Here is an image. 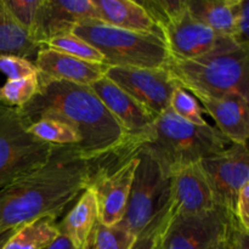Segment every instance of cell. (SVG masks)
I'll return each instance as SVG.
<instances>
[{
    "label": "cell",
    "instance_id": "1",
    "mask_svg": "<svg viewBox=\"0 0 249 249\" xmlns=\"http://www.w3.org/2000/svg\"><path fill=\"white\" fill-rule=\"evenodd\" d=\"M94 162L77 146H55L41 167L0 187V231L43 216L57 219L88 187Z\"/></svg>",
    "mask_w": 249,
    "mask_h": 249
},
{
    "label": "cell",
    "instance_id": "2",
    "mask_svg": "<svg viewBox=\"0 0 249 249\" xmlns=\"http://www.w3.org/2000/svg\"><path fill=\"white\" fill-rule=\"evenodd\" d=\"M17 109L27 126L43 118L67 123L82 139L78 150L94 163L111 156L130 157L138 152L90 87L68 82L45 83L32 101Z\"/></svg>",
    "mask_w": 249,
    "mask_h": 249
},
{
    "label": "cell",
    "instance_id": "3",
    "mask_svg": "<svg viewBox=\"0 0 249 249\" xmlns=\"http://www.w3.org/2000/svg\"><path fill=\"white\" fill-rule=\"evenodd\" d=\"M249 46L219 36L208 53L190 58L169 57L167 71L178 85L195 97L240 95L249 99Z\"/></svg>",
    "mask_w": 249,
    "mask_h": 249
},
{
    "label": "cell",
    "instance_id": "4",
    "mask_svg": "<svg viewBox=\"0 0 249 249\" xmlns=\"http://www.w3.org/2000/svg\"><path fill=\"white\" fill-rule=\"evenodd\" d=\"M230 145L214 126L194 125L168 108L156 118L152 136L140 148L150 152L168 174L173 168L199 163Z\"/></svg>",
    "mask_w": 249,
    "mask_h": 249
},
{
    "label": "cell",
    "instance_id": "5",
    "mask_svg": "<svg viewBox=\"0 0 249 249\" xmlns=\"http://www.w3.org/2000/svg\"><path fill=\"white\" fill-rule=\"evenodd\" d=\"M72 33L97 49L108 67L165 68L170 57L162 36L118 28L100 19H84Z\"/></svg>",
    "mask_w": 249,
    "mask_h": 249
},
{
    "label": "cell",
    "instance_id": "6",
    "mask_svg": "<svg viewBox=\"0 0 249 249\" xmlns=\"http://www.w3.org/2000/svg\"><path fill=\"white\" fill-rule=\"evenodd\" d=\"M138 164L131 184L125 214L119 224L135 235L147 230L169 211V177L146 150L136 152Z\"/></svg>",
    "mask_w": 249,
    "mask_h": 249
},
{
    "label": "cell",
    "instance_id": "7",
    "mask_svg": "<svg viewBox=\"0 0 249 249\" xmlns=\"http://www.w3.org/2000/svg\"><path fill=\"white\" fill-rule=\"evenodd\" d=\"M27 128L18 109L0 104V187L38 169L55 150Z\"/></svg>",
    "mask_w": 249,
    "mask_h": 249
},
{
    "label": "cell",
    "instance_id": "8",
    "mask_svg": "<svg viewBox=\"0 0 249 249\" xmlns=\"http://www.w3.org/2000/svg\"><path fill=\"white\" fill-rule=\"evenodd\" d=\"M138 157L108 160L95 165L88 187L96 202L99 223L116 226L122 223L128 206Z\"/></svg>",
    "mask_w": 249,
    "mask_h": 249
},
{
    "label": "cell",
    "instance_id": "9",
    "mask_svg": "<svg viewBox=\"0 0 249 249\" xmlns=\"http://www.w3.org/2000/svg\"><path fill=\"white\" fill-rule=\"evenodd\" d=\"M213 194L216 207L233 213L236 199L249 184L247 145L231 143L225 151L199 162Z\"/></svg>",
    "mask_w": 249,
    "mask_h": 249
},
{
    "label": "cell",
    "instance_id": "10",
    "mask_svg": "<svg viewBox=\"0 0 249 249\" xmlns=\"http://www.w3.org/2000/svg\"><path fill=\"white\" fill-rule=\"evenodd\" d=\"M105 75L156 118L169 108L177 87L167 68L107 67Z\"/></svg>",
    "mask_w": 249,
    "mask_h": 249
},
{
    "label": "cell",
    "instance_id": "11",
    "mask_svg": "<svg viewBox=\"0 0 249 249\" xmlns=\"http://www.w3.org/2000/svg\"><path fill=\"white\" fill-rule=\"evenodd\" d=\"M233 218L223 208L172 219L160 238V249H207L225 233Z\"/></svg>",
    "mask_w": 249,
    "mask_h": 249
},
{
    "label": "cell",
    "instance_id": "12",
    "mask_svg": "<svg viewBox=\"0 0 249 249\" xmlns=\"http://www.w3.org/2000/svg\"><path fill=\"white\" fill-rule=\"evenodd\" d=\"M90 88L123 128L134 147L139 150L150 140L155 125V116L106 75L90 85Z\"/></svg>",
    "mask_w": 249,
    "mask_h": 249
},
{
    "label": "cell",
    "instance_id": "13",
    "mask_svg": "<svg viewBox=\"0 0 249 249\" xmlns=\"http://www.w3.org/2000/svg\"><path fill=\"white\" fill-rule=\"evenodd\" d=\"M160 29L169 56L178 60H190L208 53L219 39L211 28L190 14L186 0L160 24Z\"/></svg>",
    "mask_w": 249,
    "mask_h": 249
},
{
    "label": "cell",
    "instance_id": "14",
    "mask_svg": "<svg viewBox=\"0 0 249 249\" xmlns=\"http://www.w3.org/2000/svg\"><path fill=\"white\" fill-rule=\"evenodd\" d=\"M169 218L196 215L216 208L199 163L173 168L169 173Z\"/></svg>",
    "mask_w": 249,
    "mask_h": 249
},
{
    "label": "cell",
    "instance_id": "15",
    "mask_svg": "<svg viewBox=\"0 0 249 249\" xmlns=\"http://www.w3.org/2000/svg\"><path fill=\"white\" fill-rule=\"evenodd\" d=\"M84 19H99L92 0H41L32 39L43 46L55 36L72 33Z\"/></svg>",
    "mask_w": 249,
    "mask_h": 249
},
{
    "label": "cell",
    "instance_id": "16",
    "mask_svg": "<svg viewBox=\"0 0 249 249\" xmlns=\"http://www.w3.org/2000/svg\"><path fill=\"white\" fill-rule=\"evenodd\" d=\"M39 85L49 82H68L90 87L105 77L108 66L88 62L67 53L41 46L36 55Z\"/></svg>",
    "mask_w": 249,
    "mask_h": 249
},
{
    "label": "cell",
    "instance_id": "17",
    "mask_svg": "<svg viewBox=\"0 0 249 249\" xmlns=\"http://www.w3.org/2000/svg\"><path fill=\"white\" fill-rule=\"evenodd\" d=\"M204 111L214 119L215 129L231 143L247 145L249 136V99L240 95L197 97Z\"/></svg>",
    "mask_w": 249,
    "mask_h": 249
},
{
    "label": "cell",
    "instance_id": "18",
    "mask_svg": "<svg viewBox=\"0 0 249 249\" xmlns=\"http://www.w3.org/2000/svg\"><path fill=\"white\" fill-rule=\"evenodd\" d=\"M97 223L94 194L87 187L57 228L60 235L65 236L75 249H90Z\"/></svg>",
    "mask_w": 249,
    "mask_h": 249
},
{
    "label": "cell",
    "instance_id": "19",
    "mask_svg": "<svg viewBox=\"0 0 249 249\" xmlns=\"http://www.w3.org/2000/svg\"><path fill=\"white\" fill-rule=\"evenodd\" d=\"M92 1L96 6L99 19L105 23L129 31L162 36L160 29L139 1L134 0H92Z\"/></svg>",
    "mask_w": 249,
    "mask_h": 249
},
{
    "label": "cell",
    "instance_id": "20",
    "mask_svg": "<svg viewBox=\"0 0 249 249\" xmlns=\"http://www.w3.org/2000/svg\"><path fill=\"white\" fill-rule=\"evenodd\" d=\"M237 0H186L189 12L216 36L232 38Z\"/></svg>",
    "mask_w": 249,
    "mask_h": 249
},
{
    "label": "cell",
    "instance_id": "21",
    "mask_svg": "<svg viewBox=\"0 0 249 249\" xmlns=\"http://www.w3.org/2000/svg\"><path fill=\"white\" fill-rule=\"evenodd\" d=\"M40 48L12 18L4 0H0V56H19L28 60L36 57Z\"/></svg>",
    "mask_w": 249,
    "mask_h": 249
},
{
    "label": "cell",
    "instance_id": "22",
    "mask_svg": "<svg viewBox=\"0 0 249 249\" xmlns=\"http://www.w3.org/2000/svg\"><path fill=\"white\" fill-rule=\"evenodd\" d=\"M57 219L43 216L15 230L2 249H46L60 236Z\"/></svg>",
    "mask_w": 249,
    "mask_h": 249
},
{
    "label": "cell",
    "instance_id": "23",
    "mask_svg": "<svg viewBox=\"0 0 249 249\" xmlns=\"http://www.w3.org/2000/svg\"><path fill=\"white\" fill-rule=\"evenodd\" d=\"M31 135L53 146H77L82 139L77 130L65 122L53 118H43L27 128Z\"/></svg>",
    "mask_w": 249,
    "mask_h": 249
},
{
    "label": "cell",
    "instance_id": "24",
    "mask_svg": "<svg viewBox=\"0 0 249 249\" xmlns=\"http://www.w3.org/2000/svg\"><path fill=\"white\" fill-rule=\"evenodd\" d=\"M43 46L67 53V55L80 58V60L88 61V62L105 65V57L102 56V53L97 49H95L91 44L85 41L80 36H75L74 33H67L55 36V38L44 43Z\"/></svg>",
    "mask_w": 249,
    "mask_h": 249
},
{
    "label": "cell",
    "instance_id": "25",
    "mask_svg": "<svg viewBox=\"0 0 249 249\" xmlns=\"http://www.w3.org/2000/svg\"><path fill=\"white\" fill-rule=\"evenodd\" d=\"M40 90L38 74L22 79H7L0 87V104L21 108L33 100Z\"/></svg>",
    "mask_w": 249,
    "mask_h": 249
},
{
    "label": "cell",
    "instance_id": "26",
    "mask_svg": "<svg viewBox=\"0 0 249 249\" xmlns=\"http://www.w3.org/2000/svg\"><path fill=\"white\" fill-rule=\"evenodd\" d=\"M136 236L123 226H106L97 223L90 249H130Z\"/></svg>",
    "mask_w": 249,
    "mask_h": 249
},
{
    "label": "cell",
    "instance_id": "27",
    "mask_svg": "<svg viewBox=\"0 0 249 249\" xmlns=\"http://www.w3.org/2000/svg\"><path fill=\"white\" fill-rule=\"evenodd\" d=\"M169 108L174 114L194 125H206L202 108L196 97L177 84L169 101Z\"/></svg>",
    "mask_w": 249,
    "mask_h": 249
},
{
    "label": "cell",
    "instance_id": "28",
    "mask_svg": "<svg viewBox=\"0 0 249 249\" xmlns=\"http://www.w3.org/2000/svg\"><path fill=\"white\" fill-rule=\"evenodd\" d=\"M6 9L12 18L31 36L36 26V15L41 5V0H4Z\"/></svg>",
    "mask_w": 249,
    "mask_h": 249
},
{
    "label": "cell",
    "instance_id": "29",
    "mask_svg": "<svg viewBox=\"0 0 249 249\" xmlns=\"http://www.w3.org/2000/svg\"><path fill=\"white\" fill-rule=\"evenodd\" d=\"M0 72L9 79H22L38 74L36 65L19 56H0Z\"/></svg>",
    "mask_w": 249,
    "mask_h": 249
},
{
    "label": "cell",
    "instance_id": "30",
    "mask_svg": "<svg viewBox=\"0 0 249 249\" xmlns=\"http://www.w3.org/2000/svg\"><path fill=\"white\" fill-rule=\"evenodd\" d=\"M249 0H237L235 6L232 39L241 45L249 46Z\"/></svg>",
    "mask_w": 249,
    "mask_h": 249
},
{
    "label": "cell",
    "instance_id": "31",
    "mask_svg": "<svg viewBox=\"0 0 249 249\" xmlns=\"http://www.w3.org/2000/svg\"><path fill=\"white\" fill-rule=\"evenodd\" d=\"M169 221V214L167 213V215L163 216L160 220L156 221L155 224H152V226H150L147 230L139 235L130 249H156V247L160 245L163 231Z\"/></svg>",
    "mask_w": 249,
    "mask_h": 249
},
{
    "label": "cell",
    "instance_id": "32",
    "mask_svg": "<svg viewBox=\"0 0 249 249\" xmlns=\"http://www.w3.org/2000/svg\"><path fill=\"white\" fill-rule=\"evenodd\" d=\"M232 214L241 230L249 233V184L238 194Z\"/></svg>",
    "mask_w": 249,
    "mask_h": 249
},
{
    "label": "cell",
    "instance_id": "33",
    "mask_svg": "<svg viewBox=\"0 0 249 249\" xmlns=\"http://www.w3.org/2000/svg\"><path fill=\"white\" fill-rule=\"evenodd\" d=\"M225 249H249V233L241 230L232 218L225 236Z\"/></svg>",
    "mask_w": 249,
    "mask_h": 249
},
{
    "label": "cell",
    "instance_id": "34",
    "mask_svg": "<svg viewBox=\"0 0 249 249\" xmlns=\"http://www.w3.org/2000/svg\"><path fill=\"white\" fill-rule=\"evenodd\" d=\"M46 249H75V248L73 247L72 243H71L65 236L60 235Z\"/></svg>",
    "mask_w": 249,
    "mask_h": 249
},
{
    "label": "cell",
    "instance_id": "35",
    "mask_svg": "<svg viewBox=\"0 0 249 249\" xmlns=\"http://www.w3.org/2000/svg\"><path fill=\"white\" fill-rule=\"evenodd\" d=\"M16 229H9V230H1L0 231V249H2V247L5 246V243L7 242L10 237H11L12 233L15 232Z\"/></svg>",
    "mask_w": 249,
    "mask_h": 249
},
{
    "label": "cell",
    "instance_id": "36",
    "mask_svg": "<svg viewBox=\"0 0 249 249\" xmlns=\"http://www.w3.org/2000/svg\"><path fill=\"white\" fill-rule=\"evenodd\" d=\"M229 229V228H228ZM228 229H226V231H228ZM226 231L225 233H224L223 236H220V237L218 238V240L214 241L213 243H212L211 246H209L207 249H225V236H226Z\"/></svg>",
    "mask_w": 249,
    "mask_h": 249
},
{
    "label": "cell",
    "instance_id": "37",
    "mask_svg": "<svg viewBox=\"0 0 249 249\" xmlns=\"http://www.w3.org/2000/svg\"><path fill=\"white\" fill-rule=\"evenodd\" d=\"M156 249H160V245H158V246H157V247H156Z\"/></svg>",
    "mask_w": 249,
    "mask_h": 249
}]
</instances>
